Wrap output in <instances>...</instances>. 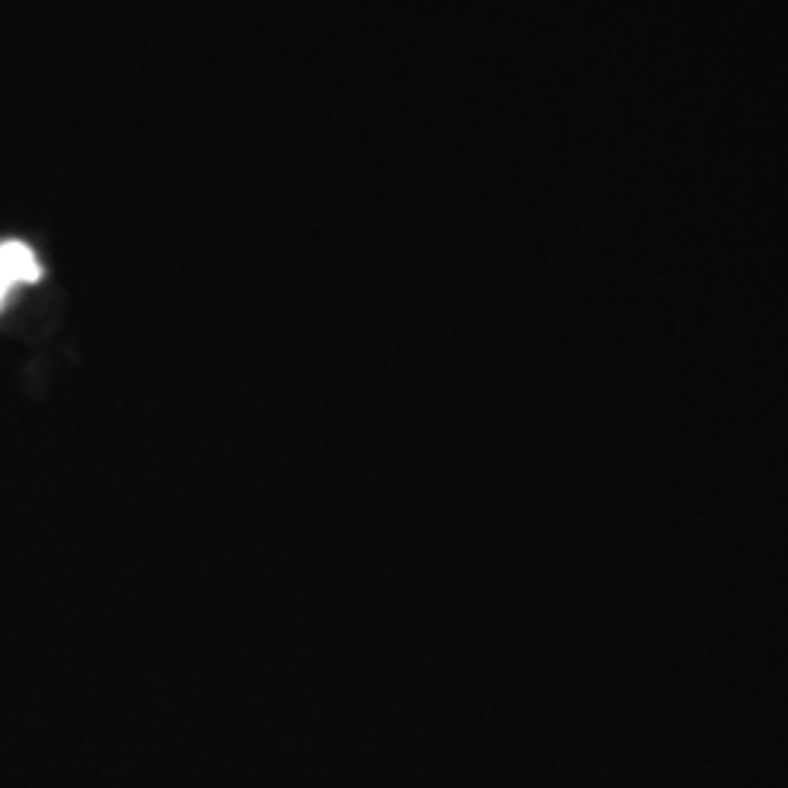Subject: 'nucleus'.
<instances>
[{
  "instance_id": "2",
  "label": "nucleus",
  "mask_w": 788,
  "mask_h": 788,
  "mask_svg": "<svg viewBox=\"0 0 788 788\" xmlns=\"http://www.w3.org/2000/svg\"><path fill=\"white\" fill-rule=\"evenodd\" d=\"M9 289H12V281L6 278V272H3V266H0V304L6 301V295H9Z\"/></svg>"
},
{
  "instance_id": "1",
  "label": "nucleus",
  "mask_w": 788,
  "mask_h": 788,
  "mask_svg": "<svg viewBox=\"0 0 788 788\" xmlns=\"http://www.w3.org/2000/svg\"><path fill=\"white\" fill-rule=\"evenodd\" d=\"M0 266L6 272V278L12 281V287L18 284H36L41 278V266L36 260V251L24 243H3L0 246Z\"/></svg>"
}]
</instances>
